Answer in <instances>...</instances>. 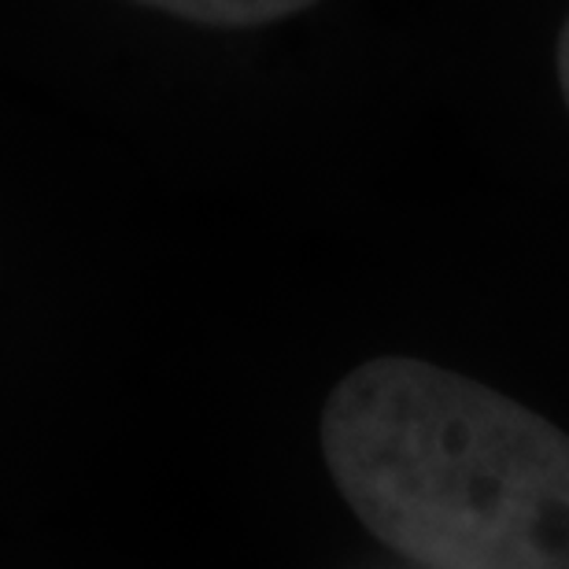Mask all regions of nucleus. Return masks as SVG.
<instances>
[{"mask_svg": "<svg viewBox=\"0 0 569 569\" xmlns=\"http://www.w3.org/2000/svg\"><path fill=\"white\" fill-rule=\"evenodd\" d=\"M326 470L373 540L422 569H569V437L485 381L378 356L318 422Z\"/></svg>", "mask_w": 569, "mask_h": 569, "instance_id": "1", "label": "nucleus"}, {"mask_svg": "<svg viewBox=\"0 0 569 569\" xmlns=\"http://www.w3.org/2000/svg\"><path fill=\"white\" fill-rule=\"evenodd\" d=\"M130 4L163 11L192 27L211 30H252L267 27V22L292 19L300 11L322 4V0H130Z\"/></svg>", "mask_w": 569, "mask_h": 569, "instance_id": "2", "label": "nucleus"}, {"mask_svg": "<svg viewBox=\"0 0 569 569\" xmlns=\"http://www.w3.org/2000/svg\"><path fill=\"white\" fill-rule=\"evenodd\" d=\"M555 71H559V93H562L566 111H569V16L562 22L559 38H555Z\"/></svg>", "mask_w": 569, "mask_h": 569, "instance_id": "3", "label": "nucleus"}]
</instances>
